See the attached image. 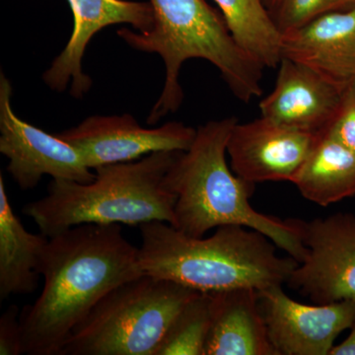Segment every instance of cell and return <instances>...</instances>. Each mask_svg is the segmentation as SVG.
<instances>
[{
  "label": "cell",
  "mask_w": 355,
  "mask_h": 355,
  "mask_svg": "<svg viewBox=\"0 0 355 355\" xmlns=\"http://www.w3.org/2000/svg\"><path fill=\"white\" fill-rule=\"evenodd\" d=\"M139 250L121 224H80L51 237L39 266L43 291L20 313L24 354L60 355L70 333L106 294L144 275Z\"/></svg>",
  "instance_id": "1"
},
{
  "label": "cell",
  "mask_w": 355,
  "mask_h": 355,
  "mask_svg": "<svg viewBox=\"0 0 355 355\" xmlns=\"http://www.w3.org/2000/svg\"><path fill=\"white\" fill-rule=\"evenodd\" d=\"M236 116L207 121L197 128L195 139L181 151L164 178L176 197L175 228L191 237H203L211 229L240 225L270 238L298 263L304 260L298 219L261 214L250 202L254 184L245 181L227 164L229 137Z\"/></svg>",
  "instance_id": "2"
},
{
  "label": "cell",
  "mask_w": 355,
  "mask_h": 355,
  "mask_svg": "<svg viewBox=\"0 0 355 355\" xmlns=\"http://www.w3.org/2000/svg\"><path fill=\"white\" fill-rule=\"evenodd\" d=\"M139 229L142 273L205 293L284 286L299 263L279 257L270 238L244 226H220L207 238L191 237L163 221Z\"/></svg>",
  "instance_id": "3"
},
{
  "label": "cell",
  "mask_w": 355,
  "mask_h": 355,
  "mask_svg": "<svg viewBox=\"0 0 355 355\" xmlns=\"http://www.w3.org/2000/svg\"><path fill=\"white\" fill-rule=\"evenodd\" d=\"M154 22L150 31L135 32L127 27L118 36L135 50L157 53L164 62L165 83L153 105L147 123L156 125L175 113L184 100L180 73L184 62L200 58L220 72L231 92L241 102L263 94V70L236 43L221 14L205 0H149Z\"/></svg>",
  "instance_id": "4"
},
{
  "label": "cell",
  "mask_w": 355,
  "mask_h": 355,
  "mask_svg": "<svg viewBox=\"0 0 355 355\" xmlns=\"http://www.w3.org/2000/svg\"><path fill=\"white\" fill-rule=\"evenodd\" d=\"M181 151H160L132 162L96 168L88 184L53 180L48 195L22 211L51 238L85 223L139 226L151 221L174 225L176 197L164 178Z\"/></svg>",
  "instance_id": "5"
},
{
  "label": "cell",
  "mask_w": 355,
  "mask_h": 355,
  "mask_svg": "<svg viewBox=\"0 0 355 355\" xmlns=\"http://www.w3.org/2000/svg\"><path fill=\"white\" fill-rule=\"evenodd\" d=\"M200 293L144 273L123 282L77 324L60 355H155L180 311Z\"/></svg>",
  "instance_id": "6"
},
{
  "label": "cell",
  "mask_w": 355,
  "mask_h": 355,
  "mask_svg": "<svg viewBox=\"0 0 355 355\" xmlns=\"http://www.w3.org/2000/svg\"><path fill=\"white\" fill-rule=\"evenodd\" d=\"M304 260L286 284L315 304L355 300V214L298 219Z\"/></svg>",
  "instance_id": "7"
},
{
  "label": "cell",
  "mask_w": 355,
  "mask_h": 355,
  "mask_svg": "<svg viewBox=\"0 0 355 355\" xmlns=\"http://www.w3.org/2000/svg\"><path fill=\"white\" fill-rule=\"evenodd\" d=\"M12 84L0 74V153L7 172L22 190L36 188L44 175L53 180L88 184L95 172L69 142L34 127L14 113Z\"/></svg>",
  "instance_id": "8"
},
{
  "label": "cell",
  "mask_w": 355,
  "mask_h": 355,
  "mask_svg": "<svg viewBox=\"0 0 355 355\" xmlns=\"http://www.w3.org/2000/svg\"><path fill=\"white\" fill-rule=\"evenodd\" d=\"M196 135L197 128L180 121L146 128L130 114L89 116L76 127L58 133L81 154L92 170L132 162L160 151L188 150Z\"/></svg>",
  "instance_id": "9"
},
{
  "label": "cell",
  "mask_w": 355,
  "mask_h": 355,
  "mask_svg": "<svg viewBox=\"0 0 355 355\" xmlns=\"http://www.w3.org/2000/svg\"><path fill=\"white\" fill-rule=\"evenodd\" d=\"M259 302L277 355H330L336 338L355 321V300L303 304L282 286L259 291Z\"/></svg>",
  "instance_id": "10"
},
{
  "label": "cell",
  "mask_w": 355,
  "mask_h": 355,
  "mask_svg": "<svg viewBox=\"0 0 355 355\" xmlns=\"http://www.w3.org/2000/svg\"><path fill=\"white\" fill-rule=\"evenodd\" d=\"M321 135L282 127L261 116L237 123L229 137L230 167L251 184L293 182Z\"/></svg>",
  "instance_id": "11"
},
{
  "label": "cell",
  "mask_w": 355,
  "mask_h": 355,
  "mask_svg": "<svg viewBox=\"0 0 355 355\" xmlns=\"http://www.w3.org/2000/svg\"><path fill=\"white\" fill-rule=\"evenodd\" d=\"M73 14V30L67 46L44 72L43 80L51 90L64 92L70 83V94L81 99L92 87V79L84 73L83 60L93 37L112 25L128 24L137 32L150 31L153 9L148 2L128 0H67Z\"/></svg>",
  "instance_id": "12"
},
{
  "label": "cell",
  "mask_w": 355,
  "mask_h": 355,
  "mask_svg": "<svg viewBox=\"0 0 355 355\" xmlns=\"http://www.w3.org/2000/svg\"><path fill=\"white\" fill-rule=\"evenodd\" d=\"M343 92L309 67L282 58L275 87L260 102L261 116L282 127L322 135L335 120Z\"/></svg>",
  "instance_id": "13"
},
{
  "label": "cell",
  "mask_w": 355,
  "mask_h": 355,
  "mask_svg": "<svg viewBox=\"0 0 355 355\" xmlns=\"http://www.w3.org/2000/svg\"><path fill=\"white\" fill-rule=\"evenodd\" d=\"M309 67L345 90L355 81V6L282 34V58Z\"/></svg>",
  "instance_id": "14"
},
{
  "label": "cell",
  "mask_w": 355,
  "mask_h": 355,
  "mask_svg": "<svg viewBox=\"0 0 355 355\" xmlns=\"http://www.w3.org/2000/svg\"><path fill=\"white\" fill-rule=\"evenodd\" d=\"M210 329L205 355H277L268 336L259 291L209 292Z\"/></svg>",
  "instance_id": "15"
},
{
  "label": "cell",
  "mask_w": 355,
  "mask_h": 355,
  "mask_svg": "<svg viewBox=\"0 0 355 355\" xmlns=\"http://www.w3.org/2000/svg\"><path fill=\"white\" fill-rule=\"evenodd\" d=\"M50 238L26 230L14 214L0 175V299L30 294L39 284V266Z\"/></svg>",
  "instance_id": "16"
},
{
  "label": "cell",
  "mask_w": 355,
  "mask_h": 355,
  "mask_svg": "<svg viewBox=\"0 0 355 355\" xmlns=\"http://www.w3.org/2000/svg\"><path fill=\"white\" fill-rule=\"evenodd\" d=\"M292 184L320 207L355 197V153L322 133Z\"/></svg>",
  "instance_id": "17"
},
{
  "label": "cell",
  "mask_w": 355,
  "mask_h": 355,
  "mask_svg": "<svg viewBox=\"0 0 355 355\" xmlns=\"http://www.w3.org/2000/svg\"><path fill=\"white\" fill-rule=\"evenodd\" d=\"M236 43L263 69L282 60V33L265 0H214Z\"/></svg>",
  "instance_id": "18"
},
{
  "label": "cell",
  "mask_w": 355,
  "mask_h": 355,
  "mask_svg": "<svg viewBox=\"0 0 355 355\" xmlns=\"http://www.w3.org/2000/svg\"><path fill=\"white\" fill-rule=\"evenodd\" d=\"M209 329L210 296L200 292L180 311L155 355H205Z\"/></svg>",
  "instance_id": "19"
},
{
  "label": "cell",
  "mask_w": 355,
  "mask_h": 355,
  "mask_svg": "<svg viewBox=\"0 0 355 355\" xmlns=\"http://www.w3.org/2000/svg\"><path fill=\"white\" fill-rule=\"evenodd\" d=\"M355 0H279L273 16L282 34L297 29L324 14L347 10Z\"/></svg>",
  "instance_id": "20"
},
{
  "label": "cell",
  "mask_w": 355,
  "mask_h": 355,
  "mask_svg": "<svg viewBox=\"0 0 355 355\" xmlns=\"http://www.w3.org/2000/svg\"><path fill=\"white\" fill-rule=\"evenodd\" d=\"M324 133L355 153V81L343 90L338 114Z\"/></svg>",
  "instance_id": "21"
},
{
  "label": "cell",
  "mask_w": 355,
  "mask_h": 355,
  "mask_svg": "<svg viewBox=\"0 0 355 355\" xmlns=\"http://www.w3.org/2000/svg\"><path fill=\"white\" fill-rule=\"evenodd\" d=\"M19 308L10 305L0 318V355H20L23 352Z\"/></svg>",
  "instance_id": "22"
},
{
  "label": "cell",
  "mask_w": 355,
  "mask_h": 355,
  "mask_svg": "<svg viewBox=\"0 0 355 355\" xmlns=\"http://www.w3.org/2000/svg\"><path fill=\"white\" fill-rule=\"evenodd\" d=\"M349 330L347 338L340 345H336L331 350L330 355H355V321Z\"/></svg>",
  "instance_id": "23"
},
{
  "label": "cell",
  "mask_w": 355,
  "mask_h": 355,
  "mask_svg": "<svg viewBox=\"0 0 355 355\" xmlns=\"http://www.w3.org/2000/svg\"><path fill=\"white\" fill-rule=\"evenodd\" d=\"M279 0H265L266 4H268V6L272 7V8H275L277 4L279 3Z\"/></svg>",
  "instance_id": "24"
}]
</instances>
